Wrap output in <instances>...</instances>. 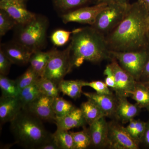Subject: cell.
Returning a JSON list of instances; mask_svg holds the SVG:
<instances>
[{"label": "cell", "mask_w": 149, "mask_h": 149, "mask_svg": "<svg viewBox=\"0 0 149 149\" xmlns=\"http://www.w3.org/2000/svg\"><path fill=\"white\" fill-rule=\"evenodd\" d=\"M80 109L87 124L89 125L100 118L106 117L100 107L90 99H88L87 101L81 104Z\"/></svg>", "instance_id": "obj_19"}, {"label": "cell", "mask_w": 149, "mask_h": 149, "mask_svg": "<svg viewBox=\"0 0 149 149\" xmlns=\"http://www.w3.org/2000/svg\"><path fill=\"white\" fill-rule=\"evenodd\" d=\"M149 10L138 1L131 4L125 18L106 36L110 50L133 52L144 50L149 34Z\"/></svg>", "instance_id": "obj_1"}, {"label": "cell", "mask_w": 149, "mask_h": 149, "mask_svg": "<svg viewBox=\"0 0 149 149\" xmlns=\"http://www.w3.org/2000/svg\"><path fill=\"white\" fill-rule=\"evenodd\" d=\"M0 1L26 7V1L27 0H0Z\"/></svg>", "instance_id": "obj_40"}, {"label": "cell", "mask_w": 149, "mask_h": 149, "mask_svg": "<svg viewBox=\"0 0 149 149\" xmlns=\"http://www.w3.org/2000/svg\"><path fill=\"white\" fill-rule=\"evenodd\" d=\"M48 25L47 17L36 15L26 24L16 25L14 41L33 53L41 50L45 44Z\"/></svg>", "instance_id": "obj_4"}, {"label": "cell", "mask_w": 149, "mask_h": 149, "mask_svg": "<svg viewBox=\"0 0 149 149\" xmlns=\"http://www.w3.org/2000/svg\"><path fill=\"white\" fill-rule=\"evenodd\" d=\"M38 149H59L54 141L53 137L42 144Z\"/></svg>", "instance_id": "obj_39"}, {"label": "cell", "mask_w": 149, "mask_h": 149, "mask_svg": "<svg viewBox=\"0 0 149 149\" xmlns=\"http://www.w3.org/2000/svg\"><path fill=\"white\" fill-rule=\"evenodd\" d=\"M88 130L91 141V146L97 148H108V122L103 117L89 125Z\"/></svg>", "instance_id": "obj_13"}, {"label": "cell", "mask_w": 149, "mask_h": 149, "mask_svg": "<svg viewBox=\"0 0 149 149\" xmlns=\"http://www.w3.org/2000/svg\"><path fill=\"white\" fill-rule=\"evenodd\" d=\"M139 82L143 83L149 82V57L144 67Z\"/></svg>", "instance_id": "obj_38"}, {"label": "cell", "mask_w": 149, "mask_h": 149, "mask_svg": "<svg viewBox=\"0 0 149 149\" xmlns=\"http://www.w3.org/2000/svg\"><path fill=\"white\" fill-rule=\"evenodd\" d=\"M146 109L147 110V111H148V112L149 113V105L148 106V107H147Z\"/></svg>", "instance_id": "obj_44"}, {"label": "cell", "mask_w": 149, "mask_h": 149, "mask_svg": "<svg viewBox=\"0 0 149 149\" xmlns=\"http://www.w3.org/2000/svg\"><path fill=\"white\" fill-rule=\"evenodd\" d=\"M130 6L129 2L108 3L91 26L105 36L107 35L124 19Z\"/></svg>", "instance_id": "obj_5"}, {"label": "cell", "mask_w": 149, "mask_h": 149, "mask_svg": "<svg viewBox=\"0 0 149 149\" xmlns=\"http://www.w3.org/2000/svg\"><path fill=\"white\" fill-rule=\"evenodd\" d=\"M108 146L113 149H139L140 145L131 137L125 127L117 121L108 122Z\"/></svg>", "instance_id": "obj_9"}, {"label": "cell", "mask_w": 149, "mask_h": 149, "mask_svg": "<svg viewBox=\"0 0 149 149\" xmlns=\"http://www.w3.org/2000/svg\"><path fill=\"white\" fill-rule=\"evenodd\" d=\"M0 88L2 97L17 98L19 96L20 91L16 81L2 74H0Z\"/></svg>", "instance_id": "obj_23"}, {"label": "cell", "mask_w": 149, "mask_h": 149, "mask_svg": "<svg viewBox=\"0 0 149 149\" xmlns=\"http://www.w3.org/2000/svg\"><path fill=\"white\" fill-rule=\"evenodd\" d=\"M71 37L69 45L72 68L85 61L95 63L112 59L106 36L92 26L74 29Z\"/></svg>", "instance_id": "obj_2"}, {"label": "cell", "mask_w": 149, "mask_h": 149, "mask_svg": "<svg viewBox=\"0 0 149 149\" xmlns=\"http://www.w3.org/2000/svg\"><path fill=\"white\" fill-rule=\"evenodd\" d=\"M54 98L41 94L24 109L44 121L55 122L56 116L53 109Z\"/></svg>", "instance_id": "obj_11"}, {"label": "cell", "mask_w": 149, "mask_h": 149, "mask_svg": "<svg viewBox=\"0 0 149 149\" xmlns=\"http://www.w3.org/2000/svg\"><path fill=\"white\" fill-rule=\"evenodd\" d=\"M54 49L47 52L41 50L36 51L32 53L29 63L30 66L42 77L48 62L53 54Z\"/></svg>", "instance_id": "obj_20"}, {"label": "cell", "mask_w": 149, "mask_h": 149, "mask_svg": "<svg viewBox=\"0 0 149 149\" xmlns=\"http://www.w3.org/2000/svg\"><path fill=\"white\" fill-rule=\"evenodd\" d=\"M100 0H52L54 6L61 11L65 12L82 7L90 3L99 2Z\"/></svg>", "instance_id": "obj_22"}, {"label": "cell", "mask_w": 149, "mask_h": 149, "mask_svg": "<svg viewBox=\"0 0 149 149\" xmlns=\"http://www.w3.org/2000/svg\"><path fill=\"white\" fill-rule=\"evenodd\" d=\"M41 94L37 83L22 90L18 98L21 102L22 109H24Z\"/></svg>", "instance_id": "obj_28"}, {"label": "cell", "mask_w": 149, "mask_h": 149, "mask_svg": "<svg viewBox=\"0 0 149 149\" xmlns=\"http://www.w3.org/2000/svg\"><path fill=\"white\" fill-rule=\"evenodd\" d=\"M107 5V3L100 1L91 6L82 7L62 15L61 16L63 23L77 22L88 24L92 26L95 21L99 14Z\"/></svg>", "instance_id": "obj_8"}, {"label": "cell", "mask_w": 149, "mask_h": 149, "mask_svg": "<svg viewBox=\"0 0 149 149\" xmlns=\"http://www.w3.org/2000/svg\"><path fill=\"white\" fill-rule=\"evenodd\" d=\"M130 97L141 108H146L149 105V88L143 83L137 82Z\"/></svg>", "instance_id": "obj_24"}, {"label": "cell", "mask_w": 149, "mask_h": 149, "mask_svg": "<svg viewBox=\"0 0 149 149\" xmlns=\"http://www.w3.org/2000/svg\"><path fill=\"white\" fill-rule=\"evenodd\" d=\"M22 109V105L18 97H6L1 96L0 99L1 122H10Z\"/></svg>", "instance_id": "obj_16"}, {"label": "cell", "mask_w": 149, "mask_h": 149, "mask_svg": "<svg viewBox=\"0 0 149 149\" xmlns=\"http://www.w3.org/2000/svg\"><path fill=\"white\" fill-rule=\"evenodd\" d=\"M116 96L117 106L113 117L123 123H127L139 114L142 108L136 104L130 103L126 97Z\"/></svg>", "instance_id": "obj_14"}, {"label": "cell", "mask_w": 149, "mask_h": 149, "mask_svg": "<svg viewBox=\"0 0 149 149\" xmlns=\"http://www.w3.org/2000/svg\"><path fill=\"white\" fill-rule=\"evenodd\" d=\"M52 136L59 149H74L73 139L70 131L57 128Z\"/></svg>", "instance_id": "obj_25"}, {"label": "cell", "mask_w": 149, "mask_h": 149, "mask_svg": "<svg viewBox=\"0 0 149 149\" xmlns=\"http://www.w3.org/2000/svg\"></svg>", "instance_id": "obj_47"}, {"label": "cell", "mask_w": 149, "mask_h": 149, "mask_svg": "<svg viewBox=\"0 0 149 149\" xmlns=\"http://www.w3.org/2000/svg\"><path fill=\"white\" fill-rule=\"evenodd\" d=\"M146 122H144L140 119L137 120L135 129L133 130V133L130 135V137L139 145L141 144L143 136H144L146 129Z\"/></svg>", "instance_id": "obj_34"}, {"label": "cell", "mask_w": 149, "mask_h": 149, "mask_svg": "<svg viewBox=\"0 0 149 149\" xmlns=\"http://www.w3.org/2000/svg\"><path fill=\"white\" fill-rule=\"evenodd\" d=\"M37 84L41 94L51 97H59L61 91L58 85L47 78L40 77Z\"/></svg>", "instance_id": "obj_27"}, {"label": "cell", "mask_w": 149, "mask_h": 149, "mask_svg": "<svg viewBox=\"0 0 149 149\" xmlns=\"http://www.w3.org/2000/svg\"></svg>", "instance_id": "obj_46"}, {"label": "cell", "mask_w": 149, "mask_h": 149, "mask_svg": "<svg viewBox=\"0 0 149 149\" xmlns=\"http://www.w3.org/2000/svg\"><path fill=\"white\" fill-rule=\"evenodd\" d=\"M41 76L29 66L23 73L15 80L19 91L37 83Z\"/></svg>", "instance_id": "obj_29"}, {"label": "cell", "mask_w": 149, "mask_h": 149, "mask_svg": "<svg viewBox=\"0 0 149 149\" xmlns=\"http://www.w3.org/2000/svg\"><path fill=\"white\" fill-rule=\"evenodd\" d=\"M115 78L116 95L126 97H130L137 81L120 66L117 61L113 58L109 64Z\"/></svg>", "instance_id": "obj_10"}, {"label": "cell", "mask_w": 149, "mask_h": 149, "mask_svg": "<svg viewBox=\"0 0 149 149\" xmlns=\"http://www.w3.org/2000/svg\"><path fill=\"white\" fill-rule=\"evenodd\" d=\"M83 85L84 86H88L93 88L96 93L100 94H112V92L110 90L109 87L105 82L100 80L93 81L88 82L83 81Z\"/></svg>", "instance_id": "obj_33"}, {"label": "cell", "mask_w": 149, "mask_h": 149, "mask_svg": "<svg viewBox=\"0 0 149 149\" xmlns=\"http://www.w3.org/2000/svg\"><path fill=\"white\" fill-rule=\"evenodd\" d=\"M141 144L146 148L149 149V119L146 122L145 133Z\"/></svg>", "instance_id": "obj_37"}, {"label": "cell", "mask_w": 149, "mask_h": 149, "mask_svg": "<svg viewBox=\"0 0 149 149\" xmlns=\"http://www.w3.org/2000/svg\"><path fill=\"white\" fill-rule=\"evenodd\" d=\"M72 33L73 31H67L63 29L56 30L51 35V41L55 46L61 47L64 45L69 41Z\"/></svg>", "instance_id": "obj_32"}, {"label": "cell", "mask_w": 149, "mask_h": 149, "mask_svg": "<svg viewBox=\"0 0 149 149\" xmlns=\"http://www.w3.org/2000/svg\"><path fill=\"white\" fill-rule=\"evenodd\" d=\"M110 54L112 58L116 60L124 70L139 82L149 57V54L146 50L133 52L110 51Z\"/></svg>", "instance_id": "obj_6"}, {"label": "cell", "mask_w": 149, "mask_h": 149, "mask_svg": "<svg viewBox=\"0 0 149 149\" xmlns=\"http://www.w3.org/2000/svg\"><path fill=\"white\" fill-rule=\"evenodd\" d=\"M10 129L17 143L25 148L38 149L52 137L42 120L23 109L11 121Z\"/></svg>", "instance_id": "obj_3"}, {"label": "cell", "mask_w": 149, "mask_h": 149, "mask_svg": "<svg viewBox=\"0 0 149 149\" xmlns=\"http://www.w3.org/2000/svg\"><path fill=\"white\" fill-rule=\"evenodd\" d=\"M72 69L69 45L63 51L55 49L42 77L49 79L58 85Z\"/></svg>", "instance_id": "obj_7"}, {"label": "cell", "mask_w": 149, "mask_h": 149, "mask_svg": "<svg viewBox=\"0 0 149 149\" xmlns=\"http://www.w3.org/2000/svg\"><path fill=\"white\" fill-rule=\"evenodd\" d=\"M54 123L57 128L68 131L72 128L84 127L87 124L82 111L77 108L64 117L56 118Z\"/></svg>", "instance_id": "obj_18"}, {"label": "cell", "mask_w": 149, "mask_h": 149, "mask_svg": "<svg viewBox=\"0 0 149 149\" xmlns=\"http://www.w3.org/2000/svg\"><path fill=\"white\" fill-rule=\"evenodd\" d=\"M83 94L88 99L95 102L103 112L106 117H113L117 104L116 95L84 92H83Z\"/></svg>", "instance_id": "obj_15"}, {"label": "cell", "mask_w": 149, "mask_h": 149, "mask_svg": "<svg viewBox=\"0 0 149 149\" xmlns=\"http://www.w3.org/2000/svg\"><path fill=\"white\" fill-rule=\"evenodd\" d=\"M143 83L148 88H149V82H147V83Z\"/></svg>", "instance_id": "obj_43"}, {"label": "cell", "mask_w": 149, "mask_h": 149, "mask_svg": "<svg viewBox=\"0 0 149 149\" xmlns=\"http://www.w3.org/2000/svg\"><path fill=\"white\" fill-rule=\"evenodd\" d=\"M101 1L107 3L112 2L127 3L129 1V0H101Z\"/></svg>", "instance_id": "obj_42"}, {"label": "cell", "mask_w": 149, "mask_h": 149, "mask_svg": "<svg viewBox=\"0 0 149 149\" xmlns=\"http://www.w3.org/2000/svg\"><path fill=\"white\" fill-rule=\"evenodd\" d=\"M104 74L106 76L105 83L109 87L114 91L116 87L115 78L113 72L109 65H107L104 70Z\"/></svg>", "instance_id": "obj_36"}, {"label": "cell", "mask_w": 149, "mask_h": 149, "mask_svg": "<svg viewBox=\"0 0 149 149\" xmlns=\"http://www.w3.org/2000/svg\"><path fill=\"white\" fill-rule=\"evenodd\" d=\"M10 60L0 49V73L6 76L8 74L11 65Z\"/></svg>", "instance_id": "obj_35"}, {"label": "cell", "mask_w": 149, "mask_h": 149, "mask_svg": "<svg viewBox=\"0 0 149 149\" xmlns=\"http://www.w3.org/2000/svg\"><path fill=\"white\" fill-rule=\"evenodd\" d=\"M147 20H148V23L149 26V15L148 16V19H147Z\"/></svg>", "instance_id": "obj_45"}, {"label": "cell", "mask_w": 149, "mask_h": 149, "mask_svg": "<svg viewBox=\"0 0 149 149\" xmlns=\"http://www.w3.org/2000/svg\"><path fill=\"white\" fill-rule=\"evenodd\" d=\"M73 139L74 149H85L91 146V141L88 129L84 128L79 132L70 131Z\"/></svg>", "instance_id": "obj_30"}, {"label": "cell", "mask_w": 149, "mask_h": 149, "mask_svg": "<svg viewBox=\"0 0 149 149\" xmlns=\"http://www.w3.org/2000/svg\"><path fill=\"white\" fill-rule=\"evenodd\" d=\"M138 2L149 11V0H138Z\"/></svg>", "instance_id": "obj_41"}, {"label": "cell", "mask_w": 149, "mask_h": 149, "mask_svg": "<svg viewBox=\"0 0 149 149\" xmlns=\"http://www.w3.org/2000/svg\"><path fill=\"white\" fill-rule=\"evenodd\" d=\"M13 64L24 65L29 63L33 52L21 44L13 41L1 45V49Z\"/></svg>", "instance_id": "obj_12"}, {"label": "cell", "mask_w": 149, "mask_h": 149, "mask_svg": "<svg viewBox=\"0 0 149 149\" xmlns=\"http://www.w3.org/2000/svg\"><path fill=\"white\" fill-rule=\"evenodd\" d=\"M52 107L56 118L64 117L76 108L72 103L59 97L54 98Z\"/></svg>", "instance_id": "obj_26"}, {"label": "cell", "mask_w": 149, "mask_h": 149, "mask_svg": "<svg viewBox=\"0 0 149 149\" xmlns=\"http://www.w3.org/2000/svg\"><path fill=\"white\" fill-rule=\"evenodd\" d=\"M83 81L63 80L58 84V87L63 95H66L73 100H76L80 97L83 94Z\"/></svg>", "instance_id": "obj_21"}, {"label": "cell", "mask_w": 149, "mask_h": 149, "mask_svg": "<svg viewBox=\"0 0 149 149\" xmlns=\"http://www.w3.org/2000/svg\"><path fill=\"white\" fill-rule=\"evenodd\" d=\"M16 22L5 11L0 10V36L3 37L9 31L16 27Z\"/></svg>", "instance_id": "obj_31"}, {"label": "cell", "mask_w": 149, "mask_h": 149, "mask_svg": "<svg viewBox=\"0 0 149 149\" xmlns=\"http://www.w3.org/2000/svg\"><path fill=\"white\" fill-rule=\"evenodd\" d=\"M0 9L5 11L17 24H26L35 18L36 15L27 10L26 7L3 1H0Z\"/></svg>", "instance_id": "obj_17"}]
</instances>
